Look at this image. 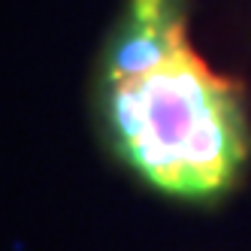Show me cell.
Wrapping results in <instances>:
<instances>
[{"instance_id":"1","label":"cell","mask_w":251,"mask_h":251,"mask_svg":"<svg viewBox=\"0 0 251 251\" xmlns=\"http://www.w3.org/2000/svg\"><path fill=\"white\" fill-rule=\"evenodd\" d=\"M97 100L112 151L149 188L215 200L239 182L251 154L245 100L194 51L188 0H124Z\"/></svg>"}]
</instances>
